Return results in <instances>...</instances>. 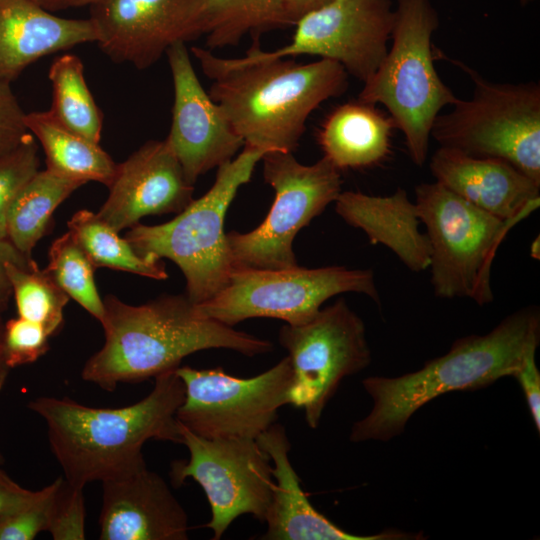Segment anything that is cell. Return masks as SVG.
I'll return each mask as SVG.
<instances>
[{"mask_svg":"<svg viewBox=\"0 0 540 540\" xmlns=\"http://www.w3.org/2000/svg\"><path fill=\"white\" fill-rule=\"evenodd\" d=\"M7 262L15 263L21 267L33 268L38 266L32 257L20 252L8 239H0V313L8 308L12 293V286L6 271Z\"/></svg>","mask_w":540,"mask_h":540,"instance_id":"37","label":"cell"},{"mask_svg":"<svg viewBox=\"0 0 540 540\" xmlns=\"http://www.w3.org/2000/svg\"><path fill=\"white\" fill-rule=\"evenodd\" d=\"M67 226L95 268L108 267L156 280L168 278L161 260H148L138 255L128 240L121 238L96 213L80 210Z\"/></svg>","mask_w":540,"mask_h":540,"instance_id":"28","label":"cell"},{"mask_svg":"<svg viewBox=\"0 0 540 540\" xmlns=\"http://www.w3.org/2000/svg\"><path fill=\"white\" fill-rule=\"evenodd\" d=\"M261 161L264 180L275 191L274 202L257 228L227 233L233 269L297 266L294 238L342 191L341 171L324 156L305 165L291 152L272 151Z\"/></svg>","mask_w":540,"mask_h":540,"instance_id":"10","label":"cell"},{"mask_svg":"<svg viewBox=\"0 0 540 540\" xmlns=\"http://www.w3.org/2000/svg\"><path fill=\"white\" fill-rule=\"evenodd\" d=\"M293 25L284 0H205L206 45H237L246 34Z\"/></svg>","mask_w":540,"mask_h":540,"instance_id":"27","label":"cell"},{"mask_svg":"<svg viewBox=\"0 0 540 540\" xmlns=\"http://www.w3.org/2000/svg\"><path fill=\"white\" fill-rule=\"evenodd\" d=\"M97 41L92 21L54 15L31 0H0V79L11 82L52 53Z\"/></svg>","mask_w":540,"mask_h":540,"instance_id":"21","label":"cell"},{"mask_svg":"<svg viewBox=\"0 0 540 540\" xmlns=\"http://www.w3.org/2000/svg\"><path fill=\"white\" fill-rule=\"evenodd\" d=\"M61 479L38 490L30 502L0 521V540H32L40 532L49 531Z\"/></svg>","mask_w":540,"mask_h":540,"instance_id":"32","label":"cell"},{"mask_svg":"<svg viewBox=\"0 0 540 540\" xmlns=\"http://www.w3.org/2000/svg\"><path fill=\"white\" fill-rule=\"evenodd\" d=\"M109 194L96 213L119 232L142 217L178 214L193 200L191 184L167 140H150L117 164Z\"/></svg>","mask_w":540,"mask_h":540,"instance_id":"17","label":"cell"},{"mask_svg":"<svg viewBox=\"0 0 540 540\" xmlns=\"http://www.w3.org/2000/svg\"><path fill=\"white\" fill-rule=\"evenodd\" d=\"M44 9L55 12L73 6V0H31Z\"/></svg>","mask_w":540,"mask_h":540,"instance_id":"41","label":"cell"},{"mask_svg":"<svg viewBox=\"0 0 540 540\" xmlns=\"http://www.w3.org/2000/svg\"><path fill=\"white\" fill-rule=\"evenodd\" d=\"M334 203L336 213L347 224L362 230L371 244L390 249L409 270L429 268L430 244L420 231L415 202L404 189L387 196L341 191Z\"/></svg>","mask_w":540,"mask_h":540,"instance_id":"22","label":"cell"},{"mask_svg":"<svg viewBox=\"0 0 540 540\" xmlns=\"http://www.w3.org/2000/svg\"><path fill=\"white\" fill-rule=\"evenodd\" d=\"M176 373L185 389L176 419L191 432L208 439L256 440L275 423L280 407L288 404L292 382L288 356L250 378L234 377L220 367L179 366Z\"/></svg>","mask_w":540,"mask_h":540,"instance_id":"12","label":"cell"},{"mask_svg":"<svg viewBox=\"0 0 540 540\" xmlns=\"http://www.w3.org/2000/svg\"><path fill=\"white\" fill-rule=\"evenodd\" d=\"M268 454L272 466L274 486L265 522V540H399L415 539L410 534L386 530L378 534L361 536L346 532L317 511L304 493L300 479L293 468L289 451L290 441L285 428L271 425L257 439Z\"/></svg>","mask_w":540,"mask_h":540,"instance_id":"20","label":"cell"},{"mask_svg":"<svg viewBox=\"0 0 540 540\" xmlns=\"http://www.w3.org/2000/svg\"><path fill=\"white\" fill-rule=\"evenodd\" d=\"M429 167L436 182L501 219L522 221L540 205V184L504 160L440 146Z\"/></svg>","mask_w":540,"mask_h":540,"instance_id":"19","label":"cell"},{"mask_svg":"<svg viewBox=\"0 0 540 540\" xmlns=\"http://www.w3.org/2000/svg\"><path fill=\"white\" fill-rule=\"evenodd\" d=\"M264 154L244 146L217 168L211 188L175 218L154 226L138 223L126 233L125 238L141 257L154 261L167 258L178 265L186 279V295L195 304L215 296L229 281L234 269L224 231L226 212Z\"/></svg>","mask_w":540,"mask_h":540,"instance_id":"6","label":"cell"},{"mask_svg":"<svg viewBox=\"0 0 540 540\" xmlns=\"http://www.w3.org/2000/svg\"><path fill=\"white\" fill-rule=\"evenodd\" d=\"M38 144L29 133L20 145L0 158V239L7 238V214L23 187L39 171Z\"/></svg>","mask_w":540,"mask_h":540,"instance_id":"31","label":"cell"},{"mask_svg":"<svg viewBox=\"0 0 540 540\" xmlns=\"http://www.w3.org/2000/svg\"><path fill=\"white\" fill-rule=\"evenodd\" d=\"M347 292L364 294L380 304L371 269L297 265L283 269H234L226 286L196 307L203 317L230 327L259 317L299 325L312 319L325 301Z\"/></svg>","mask_w":540,"mask_h":540,"instance_id":"9","label":"cell"},{"mask_svg":"<svg viewBox=\"0 0 540 540\" xmlns=\"http://www.w3.org/2000/svg\"><path fill=\"white\" fill-rule=\"evenodd\" d=\"M539 339L540 313L529 306L508 315L484 335L457 339L446 354L427 361L415 372L365 378L362 385L373 406L353 424L350 440L388 441L401 434L413 413L432 399L514 377L525 354L537 348Z\"/></svg>","mask_w":540,"mask_h":540,"instance_id":"4","label":"cell"},{"mask_svg":"<svg viewBox=\"0 0 540 540\" xmlns=\"http://www.w3.org/2000/svg\"><path fill=\"white\" fill-rule=\"evenodd\" d=\"M278 339L292 368L288 404L317 428L341 381L371 362L364 322L341 298L303 324L284 325Z\"/></svg>","mask_w":540,"mask_h":540,"instance_id":"11","label":"cell"},{"mask_svg":"<svg viewBox=\"0 0 540 540\" xmlns=\"http://www.w3.org/2000/svg\"><path fill=\"white\" fill-rule=\"evenodd\" d=\"M395 22L390 0H330L295 23L287 45L273 57L319 56L365 82L388 51Z\"/></svg>","mask_w":540,"mask_h":540,"instance_id":"14","label":"cell"},{"mask_svg":"<svg viewBox=\"0 0 540 540\" xmlns=\"http://www.w3.org/2000/svg\"><path fill=\"white\" fill-rule=\"evenodd\" d=\"M531 0H521V3L524 5V4H527L529 3Z\"/></svg>","mask_w":540,"mask_h":540,"instance_id":"45","label":"cell"},{"mask_svg":"<svg viewBox=\"0 0 540 540\" xmlns=\"http://www.w3.org/2000/svg\"><path fill=\"white\" fill-rule=\"evenodd\" d=\"M25 123L44 150L47 170L83 183L110 185L117 164L98 143L67 130L48 111L26 114Z\"/></svg>","mask_w":540,"mask_h":540,"instance_id":"24","label":"cell"},{"mask_svg":"<svg viewBox=\"0 0 540 540\" xmlns=\"http://www.w3.org/2000/svg\"><path fill=\"white\" fill-rule=\"evenodd\" d=\"M191 52L211 81L210 97L244 146L265 153H293L310 114L348 87V73L339 63L273 57L260 48L258 37L243 57L224 58L198 46Z\"/></svg>","mask_w":540,"mask_h":540,"instance_id":"1","label":"cell"},{"mask_svg":"<svg viewBox=\"0 0 540 540\" xmlns=\"http://www.w3.org/2000/svg\"><path fill=\"white\" fill-rule=\"evenodd\" d=\"M330 0H284L287 14L293 25L305 14L321 7Z\"/></svg>","mask_w":540,"mask_h":540,"instance_id":"39","label":"cell"},{"mask_svg":"<svg viewBox=\"0 0 540 540\" xmlns=\"http://www.w3.org/2000/svg\"><path fill=\"white\" fill-rule=\"evenodd\" d=\"M451 62L473 82V93L436 117L430 137L442 147L504 160L540 184L539 83L493 82L459 60Z\"/></svg>","mask_w":540,"mask_h":540,"instance_id":"7","label":"cell"},{"mask_svg":"<svg viewBox=\"0 0 540 540\" xmlns=\"http://www.w3.org/2000/svg\"><path fill=\"white\" fill-rule=\"evenodd\" d=\"M414 202L427 230L435 296L467 298L480 306L491 303L493 261L520 221L494 216L436 181L416 186Z\"/></svg>","mask_w":540,"mask_h":540,"instance_id":"8","label":"cell"},{"mask_svg":"<svg viewBox=\"0 0 540 540\" xmlns=\"http://www.w3.org/2000/svg\"><path fill=\"white\" fill-rule=\"evenodd\" d=\"M25 116L10 82L0 79V158L17 148L30 133Z\"/></svg>","mask_w":540,"mask_h":540,"instance_id":"35","label":"cell"},{"mask_svg":"<svg viewBox=\"0 0 540 540\" xmlns=\"http://www.w3.org/2000/svg\"><path fill=\"white\" fill-rule=\"evenodd\" d=\"M89 19L111 60L143 70L175 43L205 35V0H106L90 6Z\"/></svg>","mask_w":540,"mask_h":540,"instance_id":"15","label":"cell"},{"mask_svg":"<svg viewBox=\"0 0 540 540\" xmlns=\"http://www.w3.org/2000/svg\"><path fill=\"white\" fill-rule=\"evenodd\" d=\"M85 183L49 170L38 171L23 187L7 214V238L26 256L46 234L55 209Z\"/></svg>","mask_w":540,"mask_h":540,"instance_id":"25","label":"cell"},{"mask_svg":"<svg viewBox=\"0 0 540 540\" xmlns=\"http://www.w3.org/2000/svg\"><path fill=\"white\" fill-rule=\"evenodd\" d=\"M48 78L52 86L48 113L67 130L99 144L103 116L87 86L81 59L72 54L57 57Z\"/></svg>","mask_w":540,"mask_h":540,"instance_id":"26","label":"cell"},{"mask_svg":"<svg viewBox=\"0 0 540 540\" xmlns=\"http://www.w3.org/2000/svg\"><path fill=\"white\" fill-rule=\"evenodd\" d=\"M74 2H75V0H73V6H74Z\"/></svg>","mask_w":540,"mask_h":540,"instance_id":"46","label":"cell"},{"mask_svg":"<svg viewBox=\"0 0 540 540\" xmlns=\"http://www.w3.org/2000/svg\"><path fill=\"white\" fill-rule=\"evenodd\" d=\"M103 303L105 342L81 376L106 391L176 370L198 351L224 348L252 357L273 349L268 340L203 317L186 294L163 295L139 306L106 295Z\"/></svg>","mask_w":540,"mask_h":540,"instance_id":"3","label":"cell"},{"mask_svg":"<svg viewBox=\"0 0 540 540\" xmlns=\"http://www.w3.org/2000/svg\"><path fill=\"white\" fill-rule=\"evenodd\" d=\"M101 483V540L188 539L184 508L165 480L146 465Z\"/></svg>","mask_w":540,"mask_h":540,"instance_id":"18","label":"cell"},{"mask_svg":"<svg viewBox=\"0 0 540 540\" xmlns=\"http://www.w3.org/2000/svg\"><path fill=\"white\" fill-rule=\"evenodd\" d=\"M439 18L430 0H397L392 45L358 100L381 104L405 138L413 163L428 157L430 132L441 109L459 98L441 80L434 66L432 36Z\"/></svg>","mask_w":540,"mask_h":540,"instance_id":"5","label":"cell"},{"mask_svg":"<svg viewBox=\"0 0 540 540\" xmlns=\"http://www.w3.org/2000/svg\"><path fill=\"white\" fill-rule=\"evenodd\" d=\"M537 348L530 349L524 356L522 364L515 373L524 392L533 422L540 432V373L535 362Z\"/></svg>","mask_w":540,"mask_h":540,"instance_id":"36","label":"cell"},{"mask_svg":"<svg viewBox=\"0 0 540 540\" xmlns=\"http://www.w3.org/2000/svg\"><path fill=\"white\" fill-rule=\"evenodd\" d=\"M83 489L69 484L64 477L57 491L55 512L48 532L55 540L85 539Z\"/></svg>","mask_w":540,"mask_h":540,"instance_id":"34","label":"cell"},{"mask_svg":"<svg viewBox=\"0 0 540 540\" xmlns=\"http://www.w3.org/2000/svg\"><path fill=\"white\" fill-rule=\"evenodd\" d=\"M166 55L174 89L166 140L194 185L201 175L232 160L244 142L201 85L185 43H175Z\"/></svg>","mask_w":540,"mask_h":540,"instance_id":"16","label":"cell"},{"mask_svg":"<svg viewBox=\"0 0 540 540\" xmlns=\"http://www.w3.org/2000/svg\"><path fill=\"white\" fill-rule=\"evenodd\" d=\"M49 334L36 322L17 317L4 326V352L10 368L37 361L49 349Z\"/></svg>","mask_w":540,"mask_h":540,"instance_id":"33","label":"cell"},{"mask_svg":"<svg viewBox=\"0 0 540 540\" xmlns=\"http://www.w3.org/2000/svg\"><path fill=\"white\" fill-rule=\"evenodd\" d=\"M184 395V384L172 370L155 377L151 392L129 406L89 407L45 396L30 401L28 408L45 420L65 480L84 488L145 466L142 448L149 440L180 443L176 412Z\"/></svg>","mask_w":540,"mask_h":540,"instance_id":"2","label":"cell"},{"mask_svg":"<svg viewBox=\"0 0 540 540\" xmlns=\"http://www.w3.org/2000/svg\"><path fill=\"white\" fill-rule=\"evenodd\" d=\"M48 258L44 269L47 274L70 298L102 323L105 308L94 280L96 268L70 231L51 244Z\"/></svg>","mask_w":540,"mask_h":540,"instance_id":"30","label":"cell"},{"mask_svg":"<svg viewBox=\"0 0 540 540\" xmlns=\"http://www.w3.org/2000/svg\"><path fill=\"white\" fill-rule=\"evenodd\" d=\"M530 255L534 258L539 260L540 259V239L539 236H537L530 246Z\"/></svg>","mask_w":540,"mask_h":540,"instance_id":"42","label":"cell"},{"mask_svg":"<svg viewBox=\"0 0 540 540\" xmlns=\"http://www.w3.org/2000/svg\"><path fill=\"white\" fill-rule=\"evenodd\" d=\"M4 462H5L4 456H3L2 453L0 452V466L3 465Z\"/></svg>","mask_w":540,"mask_h":540,"instance_id":"44","label":"cell"},{"mask_svg":"<svg viewBox=\"0 0 540 540\" xmlns=\"http://www.w3.org/2000/svg\"><path fill=\"white\" fill-rule=\"evenodd\" d=\"M178 425L180 443L186 446L189 458L172 462L170 478L177 486L187 478L201 486L211 508L206 527L212 530L213 539H221L244 514L264 523L274 479L271 460L257 440L208 439Z\"/></svg>","mask_w":540,"mask_h":540,"instance_id":"13","label":"cell"},{"mask_svg":"<svg viewBox=\"0 0 540 540\" xmlns=\"http://www.w3.org/2000/svg\"><path fill=\"white\" fill-rule=\"evenodd\" d=\"M4 326H5V323L3 322L1 313H0V391L4 387L9 371L11 369L7 365L5 352H4Z\"/></svg>","mask_w":540,"mask_h":540,"instance_id":"40","label":"cell"},{"mask_svg":"<svg viewBox=\"0 0 540 540\" xmlns=\"http://www.w3.org/2000/svg\"><path fill=\"white\" fill-rule=\"evenodd\" d=\"M395 126L376 105L359 100L333 109L317 133L324 157L340 171L383 162L391 151Z\"/></svg>","mask_w":540,"mask_h":540,"instance_id":"23","label":"cell"},{"mask_svg":"<svg viewBox=\"0 0 540 540\" xmlns=\"http://www.w3.org/2000/svg\"><path fill=\"white\" fill-rule=\"evenodd\" d=\"M102 1H106V0H75L74 2V7L76 6H84V5H94V4H97V3H100Z\"/></svg>","mask_w":540,"mask_h":540,"instance_id":"43","label":"cell"},{"mask_svg":"<svg viewBox=\"0 0 540 540\" xmlns=\"http://www.w3.org/2000/svg\"><path fill=\"white\" fill-rule=\"evenodd\" d=\"M37 491L20 486L0 468V521L30 502Z\"/></svg>","mask_w":540,"mask_h":540,"instance_id":"38","label":"cell"},{"mask_svg":"<svg viewBox=\"0 0 540 540\" xmlns=\"http://www.w3.org/2000/svg\"><path fill=\"white\" fill-rule=\"evenodd\" d=\"M6 271L18 316L41 324L50 337L57 334L63 326V310L70 297L38 266L25 268L7 262Z\"/></svg>","mask_w":540,"mask_h":540,"instance_id":"29","label":"cell"}]
</instances>
